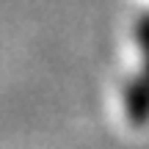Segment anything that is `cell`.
I'll return each instance as SVG.
<instances>
[{
  "mask_svg": "<svg viewBox=\"0 0 149 149\" xmlns=\"http://www.w3.org/2000/svg\"><path fill=\"white\" fill-rule=\"evenodd\" d=\"M124 113L133 127H144L149 122V77H135L124 86Z\"/></svg>",
  "mask_w": 149,
  "mask_h": 149,
  "instance_id": "6da1fadb",
  "label": "cell"
},
{
  "mask_svg": "<svg viewBox=\"0 0 149 149\" xmlns=\"http://www.w3.org/2000/svg\"><path fill=\"white\" fill-rule=\"evenodd\" d=\"M138 42L144 50V61H146V77H149V14L138 19Z\"/></svg>",
  "mask_w": 149,
  "mask_h": 149,
  "instance_id": "7a4b0ae2",
  "label": "cell"
}]
</instances>
